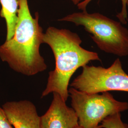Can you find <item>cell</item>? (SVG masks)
<instances>
[{"label": "cell", "mask_w": 128, "mask_h": 128, "mask_svg": "<svg viewBox=\"0 0 128 128\" xmlns=\"http://www.w3.org/2000/svg\"><path fill=\"white\" fill-rule=\"evenodd\" d=\"M43 42L52 50L55 68L49 73L46 88L41 97L56 92L66 102L69 96L70 80L74 74L90 61H101V59L96 52L82 47L80 37L68 29L48 28L44 33Z\"/></svg>", "instance_id": "2"}, {"label": "cell", "mask_w": 128, "mask_h": 128, "mask_svg": "<svg viewBox=\"0 0 128 128\" xmlns=\"http://www.w3.org/2000/svg\"><path fill=\"white\" fill-rule=\"evenodd\" d=\"M82 26L98 48L120 57L128 56V30L122 23L102 14L86 10L70 14L58 20Z\"/></svg>", "instance_id": "3"}, {"label": "cell", "mask_w": 128, "mask_h": 128, "mask_svg": "<svg viewBox=\"0 0 128 128\" xmlns=\"http://www.w3.org/2000/svg\"><path fill=\"white\" fill-rule=\"evenodd\" d=\"M70 86L88 94L117 91L128 92V74L117 58L108 68L85 65Z\"/></svg>", "instance_id": "5"}, {"label": "cell", "mask_w": 128, "mask_h": 128, "mask_svg": "<svg viewBox=\"0 0 128 128\" xmlns=\"http://www.w3.org/2000/svg\"><path fill=\"white\" fill-rule=\"evenodd\" d=\"M0 128H14L1 107H0Z\"/></svg>", "instance_id": "11"}, {"label": "cell", "mask_w": 128, "mask_h": 128, "mask_svg": "<svg viewBox=\"0 0 128 128\" xmlns=\"http://www.w3.org/2000/svg\"><path fill=\"white\" fill-rule=\"evenodd\" d=\"M73 2L74 4L75 5H78L79 4L80 2H82L84 0H71Z\"/></svg>", "instance_id": "12"}, {"label": "cell", "mask_w": 128, "mask_h": 128, "mask_svg": "<svg viewBox=\"0 0 128 128\" xmlns=\"http://www.w3.org/2000/svg\"><path fill=\"white\" fill-rule=\"evenodd\" d=\"M92 0H84L77 5L79 9L86 10L88 4ZM122 3V8L120 12L116 15L120 22L123 24H127L128 23V12L127 9V0H121Z\"/></svg>", "instance_id": "10"}, {"label": "cell", "mask_w": 128, "mask_h": 128, "mask_svg": "<svg viewBox=\"0 0 128 128\" xmlns=\"http://www.w3.org/2000/svg\"><path fill=\"white\" fill-rule=\"evenodd\" d=\"M2 108L14 128H40V117L30 101L7 102Z\"/></svg>", "instance_id": "7"}, {"label": "cell", "mask_w": 128, "mask_h": 128, "mask_svg": "<svg viewBox=\"0 0 128 128\" xmlns=\"http://www.w3.org/2000/svg\"><path fill=\"white\" fill-rule=\"evenodd\" d=\"M100 128H128L127 124L122 122L120 113H117L106 118L101 122Z\"/></svg>", "instance_id": "9"}, {"label": "cell", "mask_w": 128, "mask_h": 128, "mask_svg": "<svg viewBox=\"0 0 128 128\" xmlns=\"http://www.w3.org/2000/svg\"><path fill=\"white\" fill-rule=\"evenodd\" d=\"M76 128H81V127H80V126H78V127H76Z\"/></svg>", "instance_id": "14"}, {"label": "cell", "mask_w": 128, "mask_h": 128, "mask_svg": "<svg viewBox=\"0 0 128 128\" xmlns=\"http://www.w3.org/2000/svg\"><path fill=\"white\" fill-rule=\"evenodd\" d=\"M127 6L128 7V0H127Z\"/></svg>", "instance_id": "13"}, {"label": "cell", "mask_w": 128, "mask_h": 128, "mask_svg": "<svg viewBox=\"0 0 128 128\" xmlns=\"http://www.w3.org/2000/svg\"><path fill=\"white\" fill-rule=\"evenodd\" d=\"M72 108L82 128H100L102 122L112 115L128 110V102L116 100L109 92L88 94L71 87Z\"/></svg>", "instance_id": "4"}, {"label": "cell", "mask_w": 128, "mask_h": 128, "mask_svg": "<svg viewBox=\"0 0 128 128\" xmlns=\"http://www.w3.org/2000/svg\"><path fill=\"white\" fill-rule=\"evenodd\" d=\"M53 94V99L46 113L40 117V128H76L78 118L72 108L68 107L60 95Z\"/></svg>", "instance_id": "6"}, {"label": "cell", "mask_w": 128, "mask_h": 128, "mask_svg": "<svg viewBox=\"0 0 128 128\" xmlns=\"http://www.w3.org/2000/svg\"><path fill=\"white\" fill-rule=\"evenodd\" d=\"M0 16L5 20L7 28L6 40L14 36L18 20V0H0Z\"/></svg>", "instance_id": "8"}, {"label": "cell", "mask_w": 128, "mask_h": 128, "mask_svg": "<svg viewBox=\"0 0 128 128\" xmlns=\"http://www.w3.org/2000/svg\"><path fill=\"white\" fill-rule=\"evenodd\" d=\"M18 20L14 36L0 46V58L18 73L32 76L47 68L40 53L44 32L39 15L33 17L28 0H18Z\"/></svg>", "instance_id": "1"}]
</instances>
